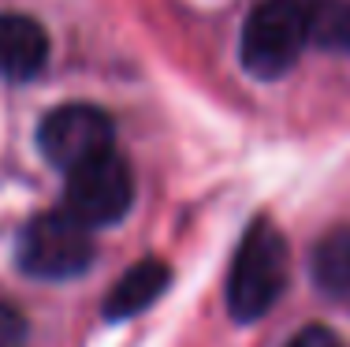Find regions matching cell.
Returning <instances> with one entry per match:
<instances>
[{"instance_id": "cell-1", "label": "cell", "mask_w": 350, "mask_h": 347, "mask_svg": "<svg viewBox=\"0 0 350 347\" xmlns=\"http://www.w3.org/2000/svg\"><path fill=\"white\" fill-rule=\"evenodd\" d=\"M324 0H261L243 23L239 60L254 79H280L321 30Z\"/></svg>"}, {"instance_id": "cell-2", "label": "cell", "mask_w": 350, "mask_h": 347, "mask_svg": "<svg viewBox=\"0 0 350 347\" xmlns=\"http://www.w3.org/2000/svg\"><path fill=\"white\" fill-rule=\"evenodd\" d=\"M287 284V243L272 220H254L231 261L228 277V310L235 321L265 318Z\"/></svg>"}, {"instance_id": "cell-3", "label": "cell", "mask_w": 350, "mask_h": 347, "mask_svg": "<svg viewBox=\"0 0 350 347\" xmlns=\"http://www.w3.org/2000/svg\"><path fill=\"white\" fill-rule=\"evenodd\" d=\"M15 258L38 280H68L94 261V235L71 209H49L23 228Z\"/></svg>"}, {"instance_id": "cell-4", "label": "cell", "mask_w": 350, "mask_h": 347, "mask_svg": "<svg viewBox=\"0 0 350 347\" xmlns=\"http://www.w3.org/2000/svg\"><path fill=\"white\" fill-rule=\"evenodd\" d=\"M64 176H68L64 209H71L90 228L123 220L135 202V176H131V164L116 153V146L82 161L79 168L64 172Z\"/></svg>"}, {"instance_id": "cell-5", "label": "cell", "mask_w": 350, "mask_h": 347, "mask_svg": "<svg viewBox=\"0 0 350 347\" xmlns=\"http://www.w3.org/2000/svg\"><path fill=\"white\" fill-rule=\"evenodd\" d=\"M112 146H116V127L108 120V112L97 109V105H86V101L60 105L38 127L41 157L60 172L79 168L82 161L112 150Z\"/></svg>"}, {"instance_id": "cell-6", "label": "cell", "mask_w": 350, "mask_h": 347, "mask_svg": "<svg viewBox=\"0 0 350 347\" xmlns=\"http://www.w3.org/2000/svg\"><path fill=\"white\" fill-rule=\"evenodd\" d=\"M49 64V34L38 19L0 12V79L27 82Z\"/></svg>"}, {"instance_id": "cell-7", "label": "cell", "mask_w": 350, "mask_h": 347, "mask_svg": "<svg viewBox=\"0 0 350 347\" xmlns=\"http://www.w3.org/2000/svg\"><path fill=\"white\" fill-rule=\"evenodd\" d=\"M172 280V269L164 266L161 258H146V261H135L120 280L112 284L105 299V318L108 321H123V318H135L146 307H153L161 299V292L168 287Z\"/></svg>"}, {"instance_id": "cell-8", "label": "cell", "mask_w": 350, "mask_h": 347, "mask_svg": "<svg viewBox=\"0 0 350 347\" xmlns=\"http://www.w3.org/2000/svg\"><path fill=\"white\" fill-rule=\"evenodd\" d=\"M313 280L328 295H350V224L332 228L321 243L313 246L310 258Z\"/></svg>"}, {"instance_id": "cell-9", "label": "cell", "mask_w": 350, "mask_h": 347, "mask_svg": "<svg viewBox=\"0 0 350 347\" xmlns=\"http://www.w3.org/2000/svg\"><path fill=\"white\" fill-rule=\"evenodd\" d=\"M23 336H27V318L12 303H0V347H19Z\"/></svg>"}, {"instance_id": "cell-10", "label": "cell", "mask_w": 350, "mask_h": 347, "mask_svg": "<svg viewBox=\"0 0 350 347\" xmlns=\"http://www.w3.org/2000/svg\"><path fill=\"white\" fill-rule=\"evenodd\" d=\"M287 347H343V340H339L332 329H324V325H310V329H302Z\"/></svg>"}, {"instance_id": "cell-11", "label": "cell", "mask_w": 350, "mask_h": 347, "mask_svg": "<svg viewBox=\"0 0 350 347\" xmlns=\"http://www.w3.org/2000/svg\"><path fill=\"white\" fill-rule=\"evenodd\" d=\"M339 38L350 45V12H343V30H339Z\"/></svg>"}]
</instances>
